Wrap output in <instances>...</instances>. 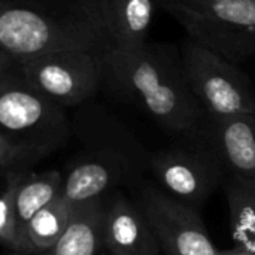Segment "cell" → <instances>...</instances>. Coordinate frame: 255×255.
<instances>
[{
    "label": "cell",
    "instance_id": "cell-1",
    "mask_svg": "<svg viewBox=\"0 0 255 255\" xmlns=\"http://www.w3.org/2000/svg\"><path fill=\"white\" fill-rule=\"evenodd\" d=\"M103 88L118 102L137 106L163 130L176 136L197 128L206 118L188 87L182 58L167 48L145 45L137 51L102 54Z\"/></svg>",
    "mask_w": 255,
    "mask_h": 255
},
{
    "label": "cell",
    "instance_id": "cell-2",
    "mask_svg": "<svg viewBox=\"0 0 255 255\" xmlns=\"http://www.w3.org/2000/svg\"><path fill=\"white\" fill-rule=\"evenodd\" d=\"M111 48L100 0H1L0 55L24 60L42 54Z\"/></svg>",
    "mask_w": 255,
    "mask_h": 255
},
{
    "label": "cell",
    "instance_id": "cell-3",
    "mask_svg": "<svg viewBox=\"0 0 255 255\" xmlns=\"http://www.w3.org/2000/svg\"><path fill=\"white\" fill-rule=\"evenodd\" d=\"M149 173L172 197L202 212L229 173L200 126L151 152Z\"/></svg>",
    "mask_w": 255,
    "mask_h": 255
},
{
    "label": "cell",
    "instance_id": "cell-4",
    "mask_svg": "<svg viewBox=\"0 0 255 255\" xmlns=\"http://www.w3.org/2000/svg\"><path fill=\"white\" fill-rule=\"evenodd\" d=\"M0 133L49 155L73 136L66 109L30 85L4 58H0Z\"/></svg>",
    "mask_w": 255,
    "mask_h": 255
},
{
    "label": "cell",
    "instance_id": "cell-5",
    "mask_svg": "<svg viewBox=\"0 0 255 255\" xmlns=\"http://www.w3.org/2000/svg\"><path fill=\"white\" fill-rule=\"evenodd\" d=\"M191 40L241 64L255 57V0H158Z\"/></svg>",
    "mask_w": 255,
    "mask_h": 255
},
{
    "label": "cell",
    "instance_id": "cell-6",
    "mask_svg": "<svg viewBox=\"0 0 255 255\" xmlns=\"http://www.w3.org/2000/svg\"><path fill=\"white\" fill-rule=\"evenodd\" d=\"M13 69L36 90L63 106L79 108L103 87L102 54L85 49H67L24 60H10Z\"/></svg>",
    "mask_w": 255,
    "mask_h": 255
},
{
    "label": "cell",
    "instance_id": "cell-7",
    "mask_svg": "<svg viewBox=\"0 0 255 255\" xmlns=\"http://www.w3.org/2000/svg\"><path fill=\"white\" fill-rule=\"evenodd\" d=\"M181 58L188 87L206 115L255 114V87L239 64L194 40L185 43Z\"/></svg>",
    "mask_w": 255,
    "mask_h": 255
},
{
    "label": "cell",
    "instance_id": "cell-8",
    "mask_svg": "<svg viewBox=\"0 0 255 255\" xmlns=\"http://www.w3.org/2000/svg\"><path fill=\"white\" fill-rule=\"evenodd\" d=\"M133 194L161 255H220L200 212L167 194L155 181H142L133 188Z\"/></svg>",
    "mask_w": 255,
    "mask_h": 255
},
{
    "label": "cell",
    "instance_id": "cell-9",
    "mask_svg": "<svg viewBox=\"0 0 255 255\" xmlns=\"http://www.w3.org/2000/svg\"><path fill=\"white\" fill-rule=\"evenodd\" d=\"M145 175L146 172L117 152L82 148L67 166L63 197L72 206H78L124 185L133 190L145 181Z\"/></svg>",
    "mask_w": 255,
    "mask_h": 255
},
{
    "label": "cell",
    "instance_id": "cell-10",
    "mask_svg": "<svg viewBox=\"0 0 255 255\" xmlns=\"http://www.w3.org/2000/svg\"><path fill=\"white\" fill-rule=\"evenodd\" d=\"M73 137L82 148H99L117 152L143 172H149V155L134 133L100 103L88 102L72 117Z\"/></svg>",
    "mask_w": 255,
    "mask_h": 255
},
{
    "label": "cell",
    "instance_id": "cell-11",
    "mask_svg": "<svg viewBox=\"0 0 255 255\" xmlns=\"http://www.w3.org/2000/svg\"><path fill=\"white\" fill-rule=\"evenodd\" d=\"M102 238L108 255H161L142 211L118 190L105 196Z\"/></svg>",
    "mask_w": 255,
    "mask_h": 255
},
{
    "label": "cell",
    "instance_id": "cell-12",
    "mask_svg": "<svg viewBox=\"0 0 255 255\" xmlns=\"http://www.w3.org/2000/svg\"><path fill=\"white\" fill-rule=\"evenodd\" d=\"M200 128L218 152L227 173L255 184V114L206 115Z\"/></svg>",
    "mask_w": 255,
    "mask_h": 255
},
{
    "label": "cell",
    "instance_id": "cell-13",
    "mask_svg": "<svg viewBox=\"0 0 255 255\" xmlns=\"http://www.w3.org/2000/svg\"><path fill=\"white\" fill-rule=\"evenodd\" d=\"M158 0H100L109 49L137 51L146 45Z\"/></svg>",
    "mask_w": 255,
    "mask_h": 255
},
{
    "label": "cell",
    "instance_id": "cell-14",
    "mask_svg": "<svg viewBox=\"0 0 255 255\" xmlns=\"http://www.w3.org/2000/svg\"><path fill=\"white\" fill-rule=\"evenodd\" d=\"M105 197L73 206L72 218L61 239L43 255H103Z\"/></svg>",
    "mask_w": 255,
    "mask_h": 255
},
{
    "label": "cell",
    "instance_id": "cell-15",
    "mask_svg": "<svg viewBox=\"0 0 255 255\" xmlns=\"http://www.w3.org/2000/svg\"><path fill=\"white\" fill-rule=\"evenodd\" d=\"M224 191L236 248L255 255V184L229 175Z\"/></svg>",
    "mask_w": 255,
    "mask_h": 255
},
{
    "label": "cell",
    "instance_id": "cell-16",
    "mask_svg": "<svg viewBox=\"0 0 255 255\" xmlns=\"http://www.w3.org/2000/svg\"><path fill=\"white\" fill-rule=\"evenodd\" d=\"M64 175L60 170L27 173L16 193V209L19 221L27 230L28 221L43 208L63 196Z\"/></svg>",
    "mask_w": 255,
    "mask_h": 255
},
{
    "label": "cell",
    "instance_id": "cell-17",
    "mask_svg": "<svg viewBox=\"0 0 255 255\" xmlns=\"http://www.w3.org/2000/svg\"><path fill=\"white\" fill-rule=\"evenodd\" d=\"M73 206L61 196L54 203L39 211L27 224V239L31 254L43 255L66 233Z\"/></svg>",
    "mask_w": 255,
    "mask_h": 255
},
{
    "label": "cell",
    "instance_id": "cell-18",
    "mask_svg": "<svg viewBox=\"0 0 255 255\" xmlns=\"http://www.w3.org/2000/svg\"><path fill=\"white\" fill-rule=\"evenodd\" d=\"M27 173H12L1 176L3 190L0 199V244L9 253L31 254L27 230L21 224L16 209V193Z\"/></svg>",
    "mask_w": 255,
    "mask_h": 255
},
{
    "label": "cell",
    "instance_id": "cell-19",
    "mask_svg": "<svg viewBox=\"0 0 255 255\" xmlns=\"http://www.w3.org/2000/svg\"><path fill=\"white\" fill-rule=\"evenodd\" d=\"M49 157L48 152L0 133V175L27 173L30 169Z\"/></svg>",
    "mask_w": 255,
    "mask_h": 255
},
{
    "label": "cell",
    "instance_id": "cell-20",
    "mask_svg": "<svg viewBox=\"0 0 255 255\" xmlns=\"http://www.w3.org/2000/svg\"><path fill=\"white\" fill-rule=\"evenodd\" d=\"M220 255H251L248 254V253H245V251H242V250H239V248H233V250H227V251H220Z\"/></svg>",
    "mask_w": 255,
    "mask_h": 255
},
{
    "label": "cell",
    "instance_id": "cell-21",
    "mask_svg": "<svg viewBox=\"0 0 255 255\" xmlns=\"http://www.w3.org/2000/svg\"><path fill=\"white\" fill-rule=\"evenodd\" d=\"M9 255H33V254H21V253H9Z\"/></svg>",
    "mask_w": 255,
    "mask_h": 255
},
{
    "label": "cell",
    "instance_id": "cell-22",
    "mask_svg": "<svg viewBox=\"0 0 255 255\" xmlns=\"http://www.w3.org/2000/svg\"><path fill=\"white\" fill-rule=\"evenodd\" d=\"M103 255H108V254H106V253H105V254H103Z\"/></svg>",
    "mask_w": 255,
    "mask_h": 255
}]
</instances>
